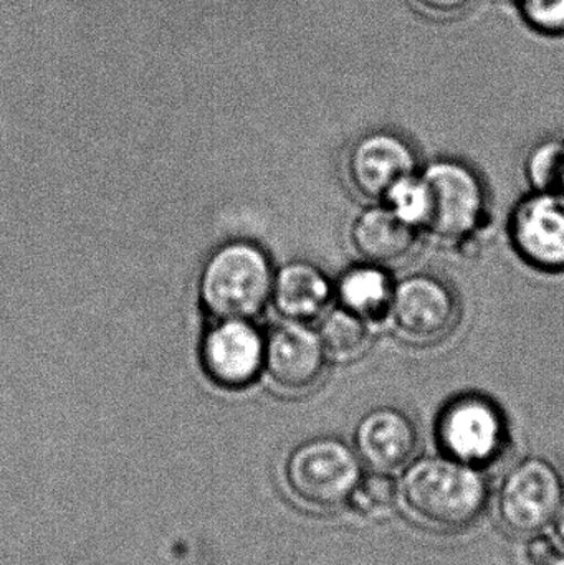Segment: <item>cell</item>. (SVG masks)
Returning a JSON list of instances; mask_svg holds the SVG:
<instances>
[{"instance_id": "6da1fadb", "label": "cell", "mask_w": 564, "mask_h": 565, "mask_svg": "<svg viewBox=\"0 0 564 565\" xmlns=\"http://www.w3.org/2000/svg\"><path fill=\"white\" fill-rule=\"evenodd\" d=\"M404 511L427 530L459 533L482 516L489 483L479 468L449 457L411 461L400 484Z\"/></svg>"}, {"instance_id": "7a4b0ae2", "label": "cell", "mask_w": 564, "mask_h": 565, "mask_svg": "<svg viewBox=\"0 0 564 565\" xmlns=\"http://www.w3.org/2000/svg\"><path fill=\"white\" fill-rule=\"evenodd\" d=\"M274 277L270 258L258 245L245 241L221 245L199 278L202 308L214 321H252L270 302Z\"/></svg>"}, {"instance_id": "3957f363", "label": "cell", "mask_w": 564, "mask_h": 565, "mask_svg": "<svg viewBox=\"0 0 564 565\" xmlns=\"http://www.w3.org/2000/svg\"><path fill=\"white\" fill-rule=\"evenodd\" d=\"M419 172L429 194L424 234L450 245L472 238L489 214V195L479 172L453 158L436 159Z\"/></svg>"}, {"instance_id": "277c9868", "label": "cell", "mask_w": 564, "mask_h": 565, "mask_svg": "<svg viewBox=\"0 0 564 565\" xmlns=\"http://www.w3.org/2000/svg\"><path fill=\"white\" fill-rule=\"evenodd\" d=\"M285 475L295 500L321 513L350 503L363 478L357 450L333 437L300 445L288 458Z\"/></svg>"}, {"instance_id": "5b68a950", "label": "cell", "mask_w": 564, "mask_h": 565, "mask_svg": "<svg viewBox=\"0 0 564 565\" xmlns=\"http://www.w3.org/2000/svg\"><path fill=\"white\" fill-rule=\"evenodd\" d=\"M436 440L444 457L480 470L506 454L509 424L492 398L467 392L447 402L437 415Z\"/></svg>"}, {"instance_id": "8992f818", "label": "cell", "mask_w": 564, "mask_h": 565, "mask_svg": "<svg viewBox=\"0 0 564 565\" xmlns=\"http://www.w3.org/2000/svg\"><path fill=\"white\" fill-rule=\"evenodd\" d=\"M460 309L459 296L449 281L416 271L396 281L386 319L400 341L427 348L456 329Z\"/></svg>"}, {"instance_id": "52a82bcc", "label": "cell", "mask_w": 564, "mask_h": 565, "mask_svg": "<svg viewBox=\"0 0 564 565\" xmlns=\"http://www.w3.org/2000/svg\"><path fill=\"white\" fill-rule=\"evenodd\" d=\"M564 507V477L542 457L526 458L503 478L499 490V516L510 533L536 536L555 523Z\"/></svg>"}, {"instance_id": "ba28073f", "label": "cell", "mask_w": 564, "mask_h": 565, "mask_svg": "<svg viewBox=\"0 0 564 565\" xmlns=\"http://www.w3.org/2000/svg\"><path fill=\"white\" fill-rule=\"evenodd\" d=\"M416 148L393 129H373L351 145L347 175L351 189L371 202L383 201L401 179L419 171Z\"/></svg>"}, {"instance_id": "9c48e42d", "label": "cell", "mask_w": 564, "mask_h": 565, "mask_svg": "<svg viewBox=\"0 0 564 565\" xmlns=\"http://www.w3.org/2000/svg\"><path fill=\"white\" fill-rule=\"evenodd\" d=\"M509 237L523 264L546 275L564 274V201L530 192L510 215Z\"/></svg>"}, {"instance_id": "30bf717a", "label": "cell", "mask_w": 564, "mask_h": 565, "mask_svg": "<svg viewBox=\"0 0 564 565\" xmlns=\"http://www.w3.org/2000/svg\"><path fill=\"white\" fill-rule=\"evenodd\" d=\"M264 351L265 334L252 321L219 319L202 338V367L219 387L238 391L264 371Z\"/></svg>"}, {"instance_id": "8fae6325", "label": "cell", "mask_w": 564, "mask_h": 565, "mask_svg": "<svg viewBox=\"0 0 564 565\" xmlns=\"http://www.w3.org/2000/svg\"><path fill=\"white\" fill-rule=\"evenodd\" d=\"M328 358L317 329L287 321L265 334L264 371L281 391L304 394L323 379Z\"/></svg>"}, {"instance_id": "7c38bea8", "label": "cell", "mask_w": 564, "mask_h": 565, "mask_svg": "<svg viewBox=\"0 0 564 565\" xmlns=\"http://www.w3.org/2000/svg\"><path fill=\"white\" fill-rule=\"evenodd\" d=\"M354 450L373 471L393 473L407 467L419 450V430L413 418L396 407H377L361 417Z\"/></svg>"}, {"instance_id": "4fadbf2b", "label": "cell", "mask_w": 564, "mask_h": 565, "mask_svg": "<svg viewBox=\"0 0 564 565\" xmlns=\"http://www.w3.org/2000/svg\"><path fill=\"white\" fill-rule=\"evenodd\" d=\"M419 232L376 202L363 209L350 228V242L361 262L391 268L406 260L417 245Z\"/></svg>"}, {"instance_id": "5bb4252c", "label": "cell", "mask_w": 564, "mask_h": 565, "mask_svg": "<svg viewBox=\"0 0 564 565\" xmlns=\"http://www.w3.org/2000/svg\"><path fill=\"white\" fill-rule=\"evenodd\" d=\"M333 296L334 285L321 268L297 260L275 274L270 302L287 321L308 322L327 312Z\"/></svg>"}, {"instance_id": "9a60e30c", "label": "cell", "mask_w": 564, "mask_h": 565, "mask_svg": "<svg viewBox=\"0 0 564 565\" xmlns=\"http://www.w3.org/2000/svg\"><path fill=\"white\" fill-rule=\"evenodd\" d=\"M394 286L396 280L390 268L361 262L341 275L334 285V295L341 308L374 324L387 318Z\"/></svg>"}, {"instance_id": "2e32d148", "label": "cell", "mask_w": 564, "mask_h": 565, "mask_svg": "<svg viewBox=\"0 0 564 565\" xmlns=\"http://www.w3.org/2000/svg\"><path fill=\"white\" fill-rule=\"evenodd\" d=\"M328 361L350 364L360 361L373 344V324L348 309H330L318 326Z\"/></svg>"}, {"instance_id": "e0dca14e", "label": "cell", "mask_w": 564, "mask_h": 565, "mask_svg": "<svg viewBox=\"0 0 564 565\" xmlns=\"http://www.w3.org/2000/svg\"><path fill=\"white\" fill-rule=\"evenodd\" d=\"M419 171L397 181L381 204L386 205L404 224L424 234L429 221V194Z\"/></svg>"}, {"instance_id": "ac0fdd59", "label": "cell", "mask_w": 564, "mask_h": 565, "mask_svg": "<svg viewBox=\"0 0 564 565\" xmlns=\"http://www.w3.org/2000/svg\"><path fill=\"white\" fill-rule=\"evenodd\" d=\"M396 497V484L387 477V473L374 471L364 480L361 478L350 503L361 516L381 518L393 510Z\"/></svg>"}, {"instance_id": "d6986e66", "label": "cell", "mask_w": 564, "mask_h": 565, "mask_svg": "<svg viewBox=\"0 0 564 565\" xmlns=\"http://www.w3.org/2000/svg\"><path fill=\"white\" fill-rule=\"evenodd\" d=\"M520 19L533 32L545 36L564 35V0H513Z\"/></svg>"}, {"instance_id": "ffe728a7", "label": "cell", "mask_w": 564, "mask_h": 565, "mask_svg": "<svg viewBox=\"0 0 564 565\" xmlns=\"http://www.w3.org/2000/svg\"><path fill=\"white\" fill-rule=\"evenodd\" d=\"M556 557V547L549 537L536 534L526 544L525 559L530 565H549Z\"/></svg>"}, {"instance_id": "44dd1931", "label": "cell", "mask_w": 564, "mask_h": 565, "mask_svg": "<svg viewBox=\"0 0 564 565\" xmlns=\"http://www.w3.org/2000/svg\"><path fill=\"white\" fill-rule=\"evenodd\" d=\"M413 2L430 15L449 17L469 9L473 0H413Z\"/></svg>"}, {"instance_id": "7402d4cb", "label": "cell", "mask_w": 564, "mask_h": 565, "mask_svg": "<svg viewBox=\"0 0 564 565\" xmlns=\"http://www.w3.org/2000/svg\"><path fill=\"white\" fill-rule=\"evenodd\" d=\"M550 194L558 195L564 201V146L562 158H560L558 168H556L555 179H553L552 191Z\"/></svg>"}, {"instance_id": "603a6c76", "label": "cell", "mask_w": 564, "mask_h": 565, "mask_svg": "<svg viewBox=\"0 0 564 565\" xmlns=\"http://www.w3.org/2000/svg\"><path fill=\"white\" fill-rule=\"evenodd\" d=\"M555 534L556 540H558L560 543H562V546H564V507L555 520Z\"/></svg>"}, {"instance_id": "cb8c5ba5", "label": "cell", "mask_w": 564, "mask_h": 565, "mask_svg": "<svg viewBox=\"0 0 564 565\" xmlns=\"http://www.w3.org/2000/svg\"><path fill=\"white\" fill-rule=\"evenodd\" d=\"M549 565H564V556H556Z\"/></svg>"}]
</instances>
